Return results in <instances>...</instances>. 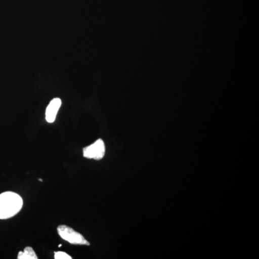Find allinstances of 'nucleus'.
Returning <instances> with one entry per match:
<instances>
[{
    "label": "nucleus",
    "instance_id": "f257e3e1",
    "mask_svg": "<svg viewBox=\"0 0 259 259\" xmlns=\"http://www.w3.org/2000/svg\"><path fill=\"white\" fill-rule=\"evenodd\" d=\"M23 205L22 197L13 192H5L0 194V220L14 217Z\"/></svg>",
    "mask_w": 259,
    "mask_h": 259
},
{
    "label": "nucleus",
    "instance_id": "f03ea898",
    "mask_svg": "<svg viewBox=\"0 0 259 259\" xmlns=\"http://www.w3.org/2000/svg\"><path fill=\"white\" fill-rule=\"evenodd\" d=\"M57 231L59 236H60L64 241L69 242L71 244L90 245V243L85 239L84 237H83L81 233L75 231L73 228H70L69 226H59L57 228Z\"/></svg>",
    "mask_w": 259,
    "mask_h": 259
},
{
    "label": "nucleus",
    "instance_id": "7ed1b4c3",
    "mask_svg": "<svg viewBox=\"0 0 259 259\" xmlns=\"http://www.w3.org/2000/svg\"><path fill=\"white\" fill-rule=\"evenodd\" d=\"M105 145L102 139H98L83 149V157L90 159L100 160L105 156Z\"/></svg>",
    "mask_w": 259,
    "mask_h": 259
},
{
    "label": "nucleus",
    "instance_id": "20e7f679",
    "mask_svg": "<svg viewBox=\"0 0 259 259\" xmlns=\"http://www.w3.org/2000/svg\"><path fill=\"white\" fill-rule=\"evenodd\" d=\"M61 100L59 98H55L51 100L48 105L47 111H46V120L49 123H52L56 120L58 111L60 109Z\"/></svg>",
    "mask_w": 259,
    "mask_h": 259
},
{
    "label": "nucleus",
    "instance_id": "39448f33",
    "mask_svg": "<svg viewBox=\"0 0 259 259\" xmlns=\"http://www.w3.org/2000/svg\"><path fill=\"white\" fill-rule=\"evenodd\" d=\"M18 259H37L36 253H35L32 247H26L23 251L18 253Z\"/></svg>",
    "mask_w": 259,
    "mask_h": 259
},
{
    "label": "nucleus",
    "instance_id": "423d86ee",
    "mask_svg": "<svg viewBox=\"0 0 259 259\" xmlns=\"http://www.w3.org/2000/svg\"><path fill=\"white\" fill-rule=\"evenodd\" d=\"M54 258L55 259H71L72 257L65 253V252L58 251L54 253Z\"/></svg>",
    "mask_w": 259,
    "mask_h": 259
},
{
    "label": "nucleus",
    "instance_id": "0eeeda50",
    "mask_svg": "<svg viewBox=\"0 0 259 259\" xmlns=\"http://www.w3.org/2000/svg\"><path fill=\"white\" fill-rule=\"evenodd\" d=\"M39 181H40V182H42V180H41V179H39Z\"/></svg>",
    "mask_w": 259,
    "mask_h": 259
}]
</instances>
